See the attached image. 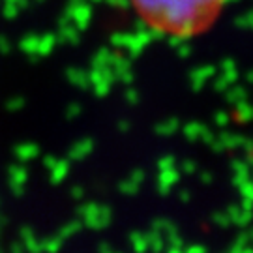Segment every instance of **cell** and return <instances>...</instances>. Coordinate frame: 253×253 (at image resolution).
Masks as SVG:
<instances>
[{
  "label": "cell",
  "instance_id": "obj_1",
  "mask_svg": "<svg viewBox=\"0 0 253 253\" xmlns=\"http://www.w3.org/2000/svg\"><path fill=\"white\" fill-rule=\"evenodd\" d=\"M227 0H131L146 27L171 38H193L212 27Z\"/></svg>",
  "mask_w": 253,
  "mask_h": 253
}]
</instances>
